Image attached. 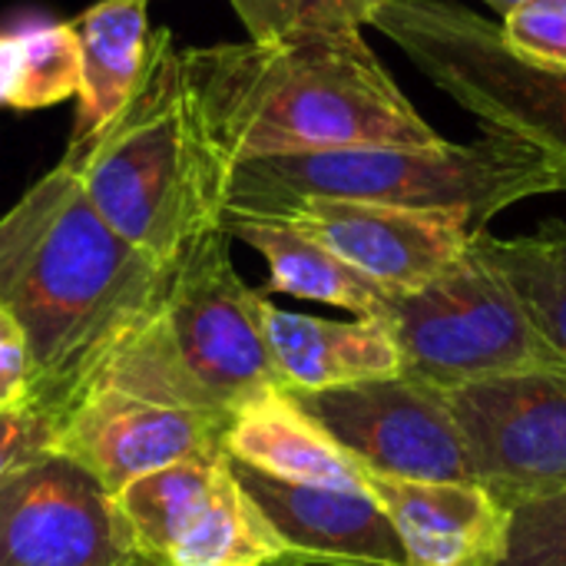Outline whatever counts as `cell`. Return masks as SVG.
Segmentation results:
<instances>
[{
    "label": "cell",
    "mask_w": 566,
    "mask_h": 566,
    "mask_svg": "<svg viewBox=\"0 0 566 566\" xmlns=\"http://www.w3.org/2000/svg\"><path fill=\"white\" fill-rule=\"evenodd\" d=\"M566 192V163L501 133L438 146H342L242 159L229 169L226 212L275 216L305 199L464 212L481 232L497 212Z\"/></svg>",
    "instance_id": "cell-4"
},
{
    "label": "cell",
    "mask_w": 566,
    "mask_h": 566,
    "mask_svg": "<svg viewBox=\"0 0 566 566\" xmlns=\"http://www.w3.org/2000/svg\"><path fill=\"white\" fill-rule=\"evenodd\" d=\"M249 40L308 30H361L385 0H229Z\"/></svg>",
    "instance_id": "cell-22"
},
{
    "label": "cell",
    "mask_w": 566,
    "mask_h": 566,
    "mask_svg": "<svg viewBox=\"0 0 566 566\" xmlns=\"http://www.w3.org/2000/svg\"><path fill=\"white\" fill-rule=\"evenodd\" d=\"M232 415L146 401L116 388L86 391L60 421L53 454L80 464L106 494L222 448Z\"/></svg>",
    "instance_id": "cell-12"
},
{
    "label": "cell",
    "mask_w": 566,
    "mask_h": 566,
    "mask_svg": "<svg viewBox=\"0 0 566 566\" xmlns=\"http://www.w3.org/2000/svg\"><path fill=\"white\" fill-rule=\"evenodd\" d=\"M169 269L116 235L63 163L43 172L0 216V305L30 352V405L60 421L153 315Z\"/></svg>",
    "instance_id": "cell-1"
},
{
    "label": "cell",
    "mask_w": 566,
    "mask_h": 566,
    "mask_svg": "<svg viewBox=\"0 0 566 566\" xmlns=\"http://www.w3.org/2000/svg\"><path fill=\"white\" fill-rule=\"evenodd\" d=\"M484 3H491V10H497V13L504 17V13H507V10H514L521 0H484Z\"/></svg>",
    "instance_id": "cell-27"
},
{
    "label": "cell",
    "mask_w": 566,
    "mask_h": 566,
    "mask_svg": "<svg viewBox=\"0 0 566 566\" xmlns=\"http://www.w3.org/2000/svg\"><path fill=\"white\" fill-rule=\"evenodd\" d=\"M368 491L401 537L408 566L497 564L507 511L481 484L368 474Z\"/></svg>",
    "instance_id": "cell-15"
},
{
    "label": "cell",
    "mask_w": 566,
    "mask_h": 566,
    "mask_svg": "<svg viewBox=\"0 0 566 566\" xmlns=\"http://www.w3.org/2000/svg\"><path fill=\"white\" fill-rule=\"evenodd\" d=\"M494 566H566V488L507 511Z\"/></svg>",
    "instance_id": "cell-23"
},
{
    "label": "cell",
    "mask_w": 566,
    "mask_h": 566,
    "mask_svg": "<svg viewBox=\"0 0 566 566\" xmlns=\"http://www.w3.org/2000/svg\"><path fill=\"white\" fill-rule=\"evenodd\" d=\"M149 0H99L86 7L73 30L80 36V90L66 146L93 139L129 103L149 53Z\"/></svg>",
    "instance_id": "cell-18"
},
{
    "label": "cell",
    "mask_w": 566,
    "mask_h": 566,
    "mask_svg": "<svg viewBox=\"0 0 566 566\" xmlns=\"http://www.w3.org/2000/svg\"><path fill=\"white\" fill-rule=\"evenodd\" d=\"M53 438L56 418H50L46 411L33 405L0 411V478L40 454H50Z\"/></svg>",
    "instance_id": "cell-25"
},
{
    "label": "cell",
    "mask_w": 566,
    "mask_h": 566,
    "mask_svg": "<svg viewBox=\"0 0 566 566\" xmlns=\"http://www.w3.org/2000/svg\"><path fill=\"white\" fill-rule=\"evenodd\" d=\"M229 242V232L216 229L172 262L159 305L93 388L222 415L282 388L262 328L265 292L242 282Z\"/></svg>",
    "instance_id": "cell-5"
},
{
    "label": "cell",
    "mask_w": 566,
    "mask_h": 566,
    "mask_svg": "<svg viewBox=\"0 0 566 566\" xmlns=\"http://www.w3.org/2000/svg\"><path fill=\"white\" fill-rule=\"evenodd\" d=\"M474 484L504 511L566 488V365L448 391Z\"/></svg>",
    "instance_id": "cell-9"
},
{
    "label": "cell",
    "mask_w": 566,
    "mask_h": 566,
    "mask_svg": "<svg viewBox=\"0 0 566 566\" xmlns=\"http://www.w3.org/2000/svg\"><path fill=\"white\" fill-rule=\"evenodd\" d=\"M365 474L474 484L448 391L405 371L325 391H289Z\"/></svg>",
    "instance_id": "cell-10"
},
{
    "label": "cell",
    "mask_w": 566,
    "mask_h": 566,
    "mask_svg": "<svg viewBox=\"0 0 566 566\" xmlns=\"http://www.w3.org/2000/svg\"><path fill=\"white\" fill-rule=\"evenodd\" d=\"M497 30L524 63L566 70V0H521Z\"/></svg>",
    "instance_id": "cell-24"
},
{
    "label": "cell",
    "mask_w": 566,
    "mask_h": 566,
    "mask_svg": "<svg viewBox=\"0 0 566 566\" xmlns=\"http://www.w3.org/2000/svg\"><path fill=\"white\" fill-rule=\"evenodd\" d=\"M371 27L484 133L521 139L566 163V70L524 63L501 40L497 23L454 0H385Z\"/></svg>",
    "instance_id": "cell-6"
},
{
    "label": "cell",
    "mask_w": 566,
    "mask_h": 566,
    "mask_svg": "<svg viewBox=\"0 0 566 566\" xmlns=\"http://www.w3.org/2000/svg\"><path fill=\"white\" fill-rule=\"evenodd\" d=\"M275 216L318 239L342 262H348L391 295L415 292L438 279L468 252L478 232L464 212H431L345 199H305Z\"/></svg>",
    "instance_id": "cell-13"
},
{
    "label": "cell",
    "mask_w": 566,
    "mask_h": 566,
    "mask_svg": "<svg viewBox=\"0 0 566 566\" xmlns=\"http://www.w3.org/2000/svg\"><path fill=\"white\" fill-rule=\"evenodd\" d=\"M93 209L133 249L172 265L202 235L222 229L229 163L209 143L172 30L149 33V53L129 103L93 139L60 159Z\"/></svg>",
    "instance_id": "cell-3"
},
{
    "label": "cell",
    "mask_w": 566,
    "mask_h": 566,
    "mask_svg": "<svg viewBox=\"0 0 566 566\" xmlns=\"http://www.w3.org/2000/svg\"><path fill=\"white\" fill-rule=\"evenodd\" d=\"M471 245L507 279L544 342L566 365V219H551L511 239L481 229Z\"/></svg>",
    "instance_id": "cell-20"
},
{
    "label": "cell",
    "mask_w": 566,
    "mask_h": 566,
    "mask_svg": "<svg viewBox=\"0 0 566 566\" xmlns=\"http://www.w3.org/2000/svg\"><path fill=\"white\" fill-rule=\"evenodd\" d=\"M116 511L133 551L153 566H302L235 481L226 448L129 484Z\"/></svg>",
    "instance_id": "cell-8"
},
{
    "label": "cell",
    "mask_w": 566,
    "mask_h": 566,
    "mask_svg": "<svg viewBox=\"0 0 566 566\" xmlns=\"http://www.w3.org/2000/svg\"><path fill=\"white\" fill-rule=\"evenodd\" d=\"M401 371L441 391L564 365L507 279L474 249L415 292L388 295L378 318Z\"/></svg>",
    "instance_id": "cell-7"
},
{
    "label": "cell",
    "mask_w": 566,
    "mask_h": 566,
    "mask_svg": "<svg viewBox=\"0 0 566 566\" xmlns=\"http://www.w3.org/2000/svg\"><path fill=\"white\" fill-rule=\"evenodd\" d=\"M0 566H146L80 464L40 454L0 478Z\"/></svg>",
    "instance_id": "cell-11"
},
{
    "label": "cell",
    "mask_w": 566,
    "mask_h": 566,
    "mask_svg": "<svg viewBox=\"0 0 566 566\" xmlns=\"http://www.w3.org/2000/svg\"><path fill=\"white\" fill-rule=\"evenodd\" d=\"M30 385L33 368L23 332L13 322V315L0 305V411L30 405Z\"/></svg>",
    "instance_id": "cell-26"
},
{
    "label": "cell",
    "mask_w": 566,
    "mask_h": 566,
    "mask_svg": "<svg viewBox=\"0 0 566 566\" xmlns=\"http://www.w3.org/2000/svg\"><path fill=\"white\" fill-rule=\"evenodd\" d=\"M146 566H153V564H146Z\"/></svg>",
    "instance_id": "cell-28"
},
{
    "label": "cell",
    "mask_w": 566,
    "mask_h": 566,
    "mask_svg": "<svg viewBox=\"0 0 566 566\" xmlns=\"http://www.w3.org/2000/svg\"><path fill=\"white\" fill-rule=\"evenodd\" d=\"M222 448L232 461L285 484L365 491L361 464L285 391H269L239 408Z\"/></svg>",
    "instance_id": "cell-16"
},
{
    "label": "cell",
    "mask_w": 566,
    "mask_h": 566,
    "mask_svg": "<svg viewBox=\"0 0 566 566\" xmlns=\"http://www.w3.org/2000/svg\"><path fill=\"white\" fill-rule=\"evenodd\" d=\"M235 481L265 514L285 551L305 564L408 566L401 537L371 491L272 481L232 461Z\"/></svg>",
    "instance_id": "cell-14"
},
{
    "label": "cell",
    "mask_w": 566,
    "mask_h": 566,
    "mask_svg": "<svg viewBox=\"0 0 566 566\" xmlns=\"http://www.w3.org/2000/svg\"><path fill=\"white\" fill-rule=\"evenodd\" d=\"M182 66L202 129L229 169L285 153L444 139L355 27L182 46Z\"/></svg>",
    "instance_id": "cell-2"
},
{
    "label": "cell",
    "mask_w": 566,
    "mask_h": 566,
    "mask_svg": "<svg viewBox=\"0 0 566 566\" xmlns=\"http://www.w3.org/2000/svg\"><path fill=\"white\" fill-rule=\"evenodd\" d=\"M80 90V36L73 20L27 23L0 33V109H46Z\"/></svg>",
    "instance_id": "cell-21"
},
{
    "label": "cell",
    "mask_w": 566,
    "mask_h": 566,
    "mask_svg": "<svg viewBox=\"0 0 566 566\" xmlns=\"http://www.w3.org/2000/svg\"><path fill=\"white\" fill-rule=\"evenodd\" d=\"M222 229L229 232V239L245 242L265 259L269 265L265 292L325 302V305L352 312L355 318H378L385 298L391 295L381 285H375L368 275L342 262L318 239L292 226L289 219L255 216V212H226Z\"/></svg>",
    "instance_id": "cell-19"
},
{
    "label": "cell",
    "mask_w": 566,
    "mask_h": 566,
    "mask_svg": "<svg viewBox=\"0 0 566 566\" xmlns=\"http://www.w3.org/2000/svg\"><path fill=\"white\" fill-rule=\"evenodd\" d=\"M262 328L285 391H325L401 371L398 348L381 322H332L262 305Z\"/></svg>",
    "instance_id": "cell-17"
}]
</instances>
